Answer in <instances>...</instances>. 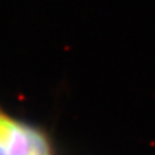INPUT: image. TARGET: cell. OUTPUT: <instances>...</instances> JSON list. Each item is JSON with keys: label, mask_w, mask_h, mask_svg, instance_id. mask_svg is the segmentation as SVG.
<instances>
[{"label": "cell", "mask_w": 155, "mask_h": 155, "mask_svg": "<svg viewBox=\"0 0 155 155\" xmlns=\"http://www.w3.org/2000/svg\"><path fill=\"white\" fill-rule=\"evenodd\" d=\"M0 155H58L44 127L15 116L0 106Z\"/></svg>", "instance_id": "obj_1"}]
</instances>
